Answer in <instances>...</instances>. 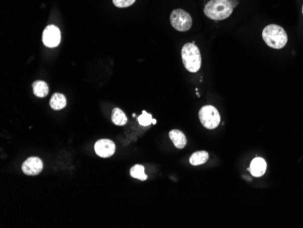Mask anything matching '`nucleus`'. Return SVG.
<instances>
[{"mask_svg":"<svg viewBox=\"0 0 303 228\" xmlns=\"http://www.w3.org/2000/svg\"><path fill=\"white\" fill-rule=\"evenodd\" d=\"M233 9L232 0H210L205 7L204 12L207 18L220 21L228 19L233 14Z\"/></svg>","mask_w":303,"mask_h":228,"instance_id":"f257e3e1","label":"nucleus"},{"mask_svg":"<svg viewBox=\"0 0 303 228\" xmlns=\"http://www.w3.org/2000/svg\"><path fill=\"white\" fill-rule=\"evenodd\" d=\"M262 38L267 46L274 49H281L287 45L288 35L280 26L268 25L262 31Z\"/></svg>","mask_w":303,"mask_h":228,"instance_id":"f03ea898","label":"nucleus"},{"mask_svg":"<svg viewBox=\"0 0 303 228\" xmlns=\"http://www.w3.org/2000/svg\"><path fill=\"white\" fill-rule=\"evenodd\" d=\"M182 59L184 67L191 73L198 72L201 65L200 50L194 42L187 43L182 48Z\"/></svg>","mask_w":303,"mask_h":228,"instance_id":"7ed1b4c3","label":"nucleus"},{"mask_svg":"<svg viewBox=\"0 0 303 228\" xmlns=\"http://www.w3.org/2000/svg\"><path fill=\"white\" fill-rule=\"evenodd\" d=\"M199 118L201 125L207 129H215L221 122L219 112L213 106H205L199 111Z\"/></svg>","mask_w":303,"mask_h":228,"instance_id":"20e7f679","label":"nucleus"},{"mask_svg":"<svg viewBox=\"0 0 303 228\" xmlns=\"http://www.w3.org/2000/svg\"><path fill=\"white\" fill-rule=\"evenodd\" d=\"M170 21L173 28L181 32L188 31L192 25L191 15L181 9L173 10L170 16Z\"/></svg>","mask_w":303,"mask_h":228,"instance_id":"39448f33","label":"nucleus"},{"mask_svg":"<svg viewBox=\"0 0 303 228\" xmlns=\"http://www.w3.org/2000/svg\"><path fill=\"white\" fill-rule=\"evenodd\" d=\"M43 43L47 47H56L60 44L61 33L59 28L54 26L49 25L45 28L43 32Z\"/></svg>","mask_w":303,"mask_h":228,"instance_id":"423d86ee","label":"nucleus"},{"mask_svg":"<svg viewBox=\"0 0 303 228\" xmlns=\"http://www.w3.org/2000/svg\"><path fill=\"white\" fill-rule=\"evenodd\" d=\"M95 153L104 159L112 157L116 152V144L109 139H100L94 144Z\"/></svg>","mask_w":303,"mask_h":228,"instance_id":"0eeeda50","label":"nucleus"},{"mask_svg":"<svg viewBox=\"0 0 303 228\" xmlns=\"http://www.w3.org/2000/svg\"><path fill=\"white\" fill-rule=\"evenodd\" d=\"M42 170V160L38 158H29L22 165V171L28 176H38Z\"/></svg>","mask_w":303,"mask_h":228,"instance_id":"6e6552de","label":"nucleus"},{"mask_svg":"<svg viewBox=\"0 0 303 228\" xmlns=\"http://www.w3.org/2000/svg\"><path fill=\"white\" fill-rule=\"evenodd\" d=\"M266 169H267V164L264 159L256 158L252 160L250 167V171L253 177H260L263 176L265 174Z\"/></svg>","mask_w":303,"mask_h":228,"instance_id":"1a4fd4ad","label":"nucleus"},{"mask_svg":"<svg viewBox=\"0 0 303 228\" xmlns=\"http://www.w3.org/2000/svg\"><path fill=\"white\" fill-rule=\"evenodd\" d=\"M170 139L173 141L174 146L178 149L184 148L187 144V138L185 135L180 130H172L169 132Z\"/></svg>","mask_w":303,"mask_h":228,"instance_id":"9d476101","label":"nucleus"},{"mask_svg":"<svg viewBox=\"0 0 303 228\" xmlns=\"http://www.w3.org/2000/svg\"><path fill=\"white\" fill-rule=\"evenodd\" d=\"M33 92L38 98H45L49 93L48 85L41 80L35 81L33 83Z\"/></svg>","mask_w":303,"mask_h":228,"instance_id":"9b49d317","label":"nucleus"},{"mask_svg":"<svg viewBox=\"0 0 303 228\" xmlns=\"http://www.w3.org/2000/svg\"><path fill=\"white\" fill-rule=\"evenodd\" d=\"M50 107L54 110H61L66 106V98L62 94L56 93L52 96L50 99Z\"/></svg>","mask_w":303,"mask_h":228,"instance_id":"f8f14e48","label":"nucleus"},{"mask_svg":"<svg viewBox=\"0 0 303 228\" xmlns=\"http://www.w3.org/2000/svg\"><path fill=\"white\" fill-rule=\"evenodd\" d=\"M209 159V154L206 151H198L191 155L190 158V164L192 166H200L206 164Z\"/></svg>","mask_w":303,"mask_h":228,"instance_id":"ddd939ff","label":"nucleus"},{"mask_svg":"<svg viewBox=\"0 0 303 228\" xmlns=\"http://www.w3.org/2000/svg\"><path fill=\"white\" fill-rule=\"evenodd\" d=\"M112 121L117 126H125L127 123V117L121 109L115 108L112 113Z\"/></svg>","mask_w":303,"mask_h":228,"instance_id":"4468645a","label":"nucleus"},{"mask_svg":"<svg viewBox=\"0 0 303 228\" xmlns=\"http://www.w3.org/2000/svg\"><path fill=\"white\" fill-rule=\"evenodd\" d=\"M131 177L139 179L141 181H145L147 179V176L145 174V168L141 165H136L130 170Z\"/></svg>","mask_w":303,"mask_h":228,"instance_id":"2eb2a0df","label":"nucleus"},{"mask_svg":"<svg viewBox=\"0 0 303 228\" xmlns=\"http://www.w3.org/2000/svg\"><path fill=\"white\" fill-rule=\"evenodd\" d=\"M138 122H139V124H140L141 126H149V125L152 124V122H153L152 115H150L147 112L144 110V111H143V114L141 115L140 117H138Z\"/></svg>","mask_w":303,"mask_h":228,"instance_id":"dca6fc26","label":"nucleus"},{"mask_svg":"<svg viewBox=\"0 0 303 228\" xmlns=\"http://www.w3.org/2000/svg\"><path fill=\"white\" fill-rule=\"evenodd\" d=\"M136 1V0H113V3L117 8L125 9L133 5Z\"/></svg>","mask_w":303,"mask_h":228,"instance_id":"f3484780","label":"nucleus"},{"mask_svg":"<svg viewBox=\"0 0 303 228\" xmlns=\"http://www.w3.org/2000/svg\"><path fill=\"white\" fill-rule=\"evenodd\" d=\"M232 2H233V5L234 8L236 7V5L238 4V2H237V0H232Z\"/></svg>","mask_w":303,"mask_h":228,"instance_id":"a211bd4d","label":"nucleus"},{"mask_svg":"<svg viewBox=\"0 0 303 228\" xmlns=\"http://www.w3.org/2000/svg\"><path fill=\"white\" fill-rule=\"evenodd\" d=\"M152 124H154V125H155V124H156V120H155V119H153V122H152Z\"/></svg>","mask_w":303,"mask_h":228,"instance_id":"6ab92c4d","label":"nucleus"},{"mask_svg":"<svg viewBox=\"0 0 303 228\" xmlns=\"http://www.w3.org/2000/svg\"><path fill=\"white\" fill-rule=\"evenodd\" d=\"M302 14H303V6H302Z\"/></svg>","mask_w":303,"mask_h":228,"instance_id":"aec40b11","label":"nucleus"}]
</instances>
